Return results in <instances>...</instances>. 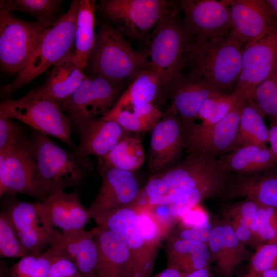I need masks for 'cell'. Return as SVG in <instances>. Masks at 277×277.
Masks as SVG:
<instances>
[{"label":"cell","mask_w":277,"mask_h":277,"mask_svg":"<svg viewBox=\"0 0 277 277\" xmlns=\"http://www.w3.org/2000/svg\"><path fill=\"white\" fill-rule=\"evenodd\" d=\"M183 274L184 273L175 268L167 267L154 277H182Z\"/></svg>","instance_id":"52"},{"label":"cell","mask_w":277,"mask_h":277,"mask_svg":"<svg viewBox=\"0 0 277 277\" xmlns=\"http://www.w3.org/2000/svg\"><path fill=\"white\" fill-rule=\"evenodd\" d=\"M122 84L86 75L75 91L60 104L61 107L69 113L71 123L102 116L120 97Z\"/></svg>","instance_id":"15"},{"label":"cell","mask_w":277,"mask_h":277,"mask_svg":"<svg viewBox=\"0 0 277 277\" xmlns=\"http://www.w3.org/2000/svg\"><path fill=\"white\" fill-rule=\"evenodd\" d=\"M259 207V203L246 198L243 202L234 206L229 211V214L238 218L246 224L260 240L257 233Z\"/></svg>","instance_id":"45"},{"label":"cell","mask_w":277,"mask_h":277,"mask_svg":"<svg viewBox=\"0 0 277 277\" xmlns=\"http://www.w3.org/2000/svg\"><path fill=\"white\" fill-rule=\"evenodd\" d=\"M176 3L155 26L149 55L151 66L160 74L166 87L184 65L185 47L191 35L184 21L176 16Z\"/></svg>","instance_id":"11"},{"label":"cell","mask_w":277,"mask_h":277,"mask_svg":"<svg viewBox=\"0 0 277 277\" xmlns=\"http://www.w3.org/2000/svg\"><path fill=\"white\" fill-rule=\"evenodd\" d=\"M230 0H182L176 2L195 42L227 35L231 31Z\"/></svg>","instance_id":"17"},{"label":"cell","mask_w":277,"mask_h":277,"mask_svg":"<svg viewBox=\"0 0 277 277\" xmlns=\"http://www.w3.org/2000/svg\"><path fill=\"white\" fill-rule=\"evenodd\" d=\"M242 277H277V268L270 269L257 274L247 273Z\"/></svg>","instance_id":"54"},{"label":"cell","mask_w":277,"mask_h":277,"mask_svg":"<svg viewBox=\"0 0 277 277\" xmlns=\"http://www.w3.org/2000/svg\"><path fill=\"white\" fill-rule=\"evenodd\" d=\"M167 267L184 273L209 267L212 258L208 247L203 243L169 235L165 245Z\"/></svg>","instance_id":"29"},{"label":"cell","mask_w":277,"mask_h":277,"mask_svg":"<svg viewBox=\"0 0 277 277\" xmlns=\"http://www.w3.org/2000/svg\"><path fill=\"white\" fill-rule=\"evenodd\" d=\"M40 212L50 228H58L63 234L85 229L90 220L87 209L77 193H68L63 189L53 190L44 201L40 202Z\"/></svg>","instance_id":"21"},{"label":"cell","mask_w":277,"mask_h":277,"mask_svg":"<svg viewBox=\"0 0 277 277\" xmlns=\"http://www.w3.org/2000/svg\"><path fill=\"white\" fill-rule=\"evenodd\" d=\"M254 102L265 116L277 119V62L268 77L256 88Z\"/></svg>","instance_id":"37"},{"label":"cell","mask_w":277,"mask_h":277,"mask_svg":"<svg viewBox=\"0 0 277 277\" xmlns=\"http://www.w3.org/2000/svg\"><path fill=\"white\" fill-rule=\"evenodd\" d=\"M60 254L74 263L85 277L97 275L98 246L94 238V230L85 229L62 234L56 244Z\"/></svg>","instance_id":"25"},{"label":"cell","mask_w":277,"mask_h":277,"mask_svg":"<svg viewBox=\"0 0 277 277\" xmlns=\"http://www.w3.org/2000/svg\"><path fill=\"white\" fill-rule=\"evenodd\" d=\"M92 76L123 83L132 81L142 70L152 67L143 53L132 48L113 26L103 23L96 34L87 66Z\"/></svg>","instance_id":"4"},{"label":"cell","mask_w":277,"mask_h":277,"mask_svg":"<svg viewBox=\"0 0 277 277\" xmlns=\"http://www.w3.org/2000/svg\"><path fill=\"white\" fill-rule=\"evenodd\" d=\"M27 253L6 215L0 212V256L1 258H23Z\"/></svg>","instance_id":"39"},{"label":"cell","mask_w":277,"mask_h":277,"mask_svg":"<svg viewBox=\"0 0 277 277\" xmlns=\"http://www.w3.org/2000/svg\"><path fill=\"white\" fill-rule=\"evenodd\" d=\"M273 15L277 19V0H266Z\"/></svg>","instance_id":"55"},{"label":"cell","mask_w":277,"mask_h":277,"mask_svg":"<svg viewBox=\"0 0 277 277\" xmlns=\"http://www.w3.org/2000/svg\"><path fill=\"white\" fill-rule=\"evenodd\" d=\"M230 33L244 45L277 27V19L266 0H230Z\"/></svg>","instance_id":"19"},{"label":"cell","mask_w":277,"mask_h":277,"mask_svg":"<svg viewBox=\"0 0 277 277\" xmlns=\"http://www.w3.org/2000/svg\"><path fill=\"white\" fill-rule=\"evenodd\" d=\"M62 1L59 0H2L0 6L8 11L27 13L37 22L51 23L52 18Z\"/></svg>","instance_id":"35"},{"label":"cell","mask_w":277,"mask_h":277,"mask_svg":"<svg viewBox=\"0 0 277 277\" xmlns=\"http://www.w3.org/2000/svg\"><path fill=\"white\" fill-rule=\"evenodd\" d=\"M276 62L277 27L244 45L241 73L233 90L240 100L255 104L256 88L268 77Z\"/></svg>","instance_id":"13"},{"label":"cell","mask_w":277,"mask_h":277,"mask_svg":"<svg viewBox=\"0 0 277 277\" xmlns=\"http://www.w3.org/2000/svg\"><path fill=\"white\" fill-rule=\"evenodd\" d=\"M138 223L143 236L149 244L159 247L163 239L167 238L172 227L160 220L146 204L137 203Z\"/></svg>","instance_id":"36"},{"label":"cell","mask_w":277,"mask_h":277,"mask_svg":"<svg viewBox=\"0 0 277 277\" xmlns=\"http://www.w3.org/2000/svg\"><path fill=\"white\" fill-rule=\"evenodd\" d=\"M96 8L95 1L81 0L75 27L74 53L83 70L87 67L95 41L94 13Z\"/></svg>","instance_id":"30"},{"label":"cell","mask_w":277,"mask_h":277,"mask_svg":"<svg viewBox=\"0 0 277 277\" xmlns=\"http://www.w3.org/2000/svg\"><path fill=\"white\" fill-rule=\"evenodd\" d=\"M102 116L114 121L124 130L131 133L150 132L155 126L128 109L109 110Z\"/></svg>","instance_id":"40"},{"label":"cell","mask_w":277,"mask_h":277,"mask_svg":"<svg viewBox=\"0 0 277 277\" xmlns=\"http://www.w3.org/2000/svg\"><path fill=\"white\" fill-rule=\"evenodd\" d=\"M150 132L148 154L150 176L174 165L184 149L183 126L171 104Z\"/></svg>","instance_id":"18"},{"label":"cell","mask_w":277,"mask_h":277,"mask_svg":"<svg viewBox=\"0 0 277 277\" xmlns=\"http://www.w3.org/2000/svg\"><path fill=\"white\" fill-rule=\"evenodd\" d=\"M86 76L72 51L54 65L44 84L35 89L60 104L75 91Z\"/></svg>","instance_id":"26"},{"label":"cell","mask_w":277,"mask_h":277,"mask_svg":"<svg viewBox=\"0 0 277 277\" xmlns=\"http://www.w3.org/2000/svg\"><path fill=\"white\" fill-rule=\"evenodd\" d=\"M30 138L41 179L50 193L75 185L91 170L89 158L63 149L48 135L33 130Z\"/></svg>","instance_id":"6"},{"label":"cell","mask_w":277,"mask_h":277,"mask_svg":"<svg viewBox=\"0 0 277 277\" xmlns=\"http://www.w3.org/2000/svg\"><path fill=\"white\" fill-rule=\"evenodd\" d=\"M97 169L101 177L98 192L87 209L90 219L132 205L140 199L142 188L133 172L113 168L97 159Z\"/></svg>","instance_id":"16"},{"label":"cell","mask_w":277,"mask_h":277,"mask_svg":"<svg viewBox=\"0 0 277 277\" xmlns=\"http://www.w3.org/2000/svg\"><path fill=\"white\" fill-rule=\"evenodd\" d=\"M175 5L165 0H102L96 10L122 34L140 41Z\"/></svg>","instance_id":"8"},{"label":"cell","mask_w":277,"mask_h":277,"mask_svg":"<svg viewBox=\"0 0 277 277\" xmlns=\"http://www.w3.org/2000/svg\"><path fill=\"white\" fill-rule=\"evenodd\" d=\"M228 183L229 196L245 197L277 209V165L255 174H236Z\"/></svg>","instance_id":"24"},{"label":"cell","mask_w":277,"mask_h":277,"mask_svg":"<svg viewBox=\"0 0 277 277\" xmlns=\"http://www.w3.org/2000/svg\"><path fill=\"white\" fill-rule=\"evenodd\" d=\"M265 116L256 104L244 103L236 136V149L249 145L267 146L269 129L264 121Z\"/></svg>","instance_id":"31"},{"label":"cell","mask_w":277,"mask_h":277,"mask_svg":"<svg viewBox=\"0 0 277 277\" xmlns=\"http://www.w3.org/2000/svg\"><path fill=\"white\" fill-rule=\"evenodd\" d=\"M223 225L225 230L228 260L233 271L238 265L248 259L250 252L244 246V244L238 239L230 224L226 222Z\"/></svg>","instance_id":"43"},{"label":"cell","mask_w":277,"mask_h":277,"mask_svg":"<svg viewBox=\"0 0 277 277\" xmlns=\"http://www.w3.org/2000/svg\"><path fill=\"white\" fill-rule=\"evenodd\" d=\"M48 277H85L78 270L74 262L62 256L54 260Z\"/></svg>","instance_id":"47"},{"label":"cell","mask_w":277,"mask_h":277,"mask_svg":"<svg viewBox=\"0 0 277 277\" xmlns=\"http://www.w3.org/2000/svg\"><path fill=\"white\" fill-rule=\"evenodd\" d=\"M167 87L160 74L151 67L141 71L110 110L129 109L134 106L154 103L166 96Z\"/></svg>","instance_id":"28"},{"label":"cell","mask_w":277,"mask_h":277,"mask_svg":"<svg viewBox=\"0 0 277 277\" xmlns=\"http://www.w3.org/2000/svg\"><path fill=\"white\" fill-rule=\"evenodd\" d=\"M227 174L215 157L189 153L179 164L150 176L141 196L149 206L169 205L185 196L202 202L226 187Z\"/></svg>","instance_id":"1"},{"label":"cell","mask_w":277,"mask_h":277,"mask_svg":"<svg viewBox=\"0 0 277 277\" xmlns=\"http://www.w3.org/2000/svg\"><path fill=\"white\" fill-rule=\"evenodd\" d=\"M101 159L113 168L134 173L143 164L145 153L140 137L131 135L121 140Z\"/></svg>","instance_id":"32"},{"label":"cell","mask_w":277,"mask_h":277,"mask_svg":"<svg viewBox=\"0 0 277 277\" xmlns=\"http://www.w3.org/2000/svg\"><path fill=\"white\" fill-rule=\"evenodd\" d=\"M244 45L230 33L195 42L191 38L184 51V65L213 88L225 92L235 86L241 75Z\"/></svg>","instance_id":"2"},{"label":"cell","mask_w":277,"mask_h":277,"mask_svg":"<svg viewBox=\"0 0 277 277\" xmlns=\"http://www.w3.org/2000/svg\"><path fill=\"white\" fill-rule=\"evenodd\" d=\"M245 102L219 122L209 125L194 122L183 129L184 149L187 152L215 157L236 149V136L241 110Z\"/></svg>","instance_id":"14"},{"label":"cell","mask_w":277,"mask_h":277,"mask_svg":"<svg viewBox=\"0 0 277 277\" xmlns=\"http://www.w3.org/2000/svg\"><path fill=\"white\" fill-rule=\"evenodd\" d=\"M52 25L19 19L0 6L1 70L18 74L25 67L43 31Z\"/></svg>","instance_id":"10"},{"label":"cell","mask_w":277,"mask_h":277,"mask_svg":"<svg viewBox=\"0 0 277 277\" xmlns=\"http://www.w3.org/2000/svg\"><path fill=\"white\" fill-rule=\"evenodd\" d=\"M182 277H214L209 267L184 273Z\"/></svg>","instance_id":"53"},{"label":"cell","mask_w":277,"mask_h":277,"mask_svg":"<svg viewBox=\"0 0 277 277\" xmlns=\"http://www.w3.org/2000/svg\"><path fill=\"white\" fill-rule=\"evenodd\" d=\"M71 123L80 135V143L74 152L82 158L90 155L102 158L121 140L131 135L114 121L102 116Z\"/></svg>","instance_id":"22"},{"label":"cell","mask_w":277,"mask_h":277,"mask_svg":"<svg viewBox=\"0 0 277 277\" xmlns=\"http://www.w3.org/2000/svg\"><path fill=\"white\" fill-rule=\"evenodd\" d=\"M98 249L99 277H132L130 253L115 233L100 226L93 228Z\"/></svg>","instance_id":"23"},{"label":"cell","mask_w":277,"mask_h":277,"mask_svg":"<svg viewBox=\"0 0 277 277\" xmlns=\"http://www.w3.org/2000/svg\"><path fill=\"white\" fill-rule=\"evenodd\" d=\"M216 160L223 170L239 175L255 174L277 165L269 147L256 145L241 147L220 155Z\"/></svg>","instance_id":"27"},{"label":"cell","mask_w":277,"mask_h":277,"mask_svg":"<svg viewBox=\"0 0 277 277\" xmlns=\"http://www.w3.org/2000/svg\"><path fill=\"white\" fill-rule=\"evenodd\" d=\"M0 113L20 121L33 130L61 141L74 151L72 123L63 113L60 104L35 89L17 100L1 101Z\"/></svg>","instance_id":"5"},{"label":"cell","mask_w":277,"mask_h":277,"mask_svg":"<svg viewBox=\"0 0 277 277\" xmlns=\"http://www.w3.org/2000/svg\"><path fill=\"white\" fill-rule=\"evenodd\" d=\"M181 70L168 84L166 95L169 97L184 129L195 121L202 105L217 90L197 74L191 71L183 73Z\"/></svg>","instance_id":"20"},{"label":"cell","mask_w":277,"mask_h":277,"mask_svg":"<svg viewBox=\"0 0 277 277\" xmlns=\"http://www.w3.org/2000/svg\"><path fill=\"white\" fill-rule=\"evenodd\" d=\"M128 109L154 125L163 115V112L159 109L157 104L154 103L138 105Z\"/></svg>","instance_id":"50"},{"label":"cell","mask_w":277,"mask_h":277,"mask_svg":"<svg viewBox=\"0 0 277 277\" xmlns=\"http://www.w3.org/2000/svg\"><path fill=\"white\" fill-rule=\"evenodd\" d=\"M228 222L231 225L238 239L244 244L253 245L257 248L263 245L250 228L238 218L231 215Z\"/></svg>","instance_id":"48"},{"label":"cell","mask_w":277,"mask_h":277,"mask_svg":"<svg viewBox=\"0 0 277 277\" xmlns=\"http://www.w3.org/2000/svg\"><path fill=\"white\" fill-rule=\"evenodd\" d=\"M91 277H99L98 275H95V276H91Z\"/></svg>","instance_id":"56"},{"label":"cell","mask_w":277,"mask_h":277,"mask_svg":"<svg viewBox=\"0 0 277 277\" xmlns=\"http://www.w3.org/2000/svg\"><path fill=\"white\" fill-rule=\"evenodd\" d=\"M56 256L49 248L39 254H27L10 268L9 277H48Z\"/></svg>","instance_id":"34"},{"label":"cell","mask_w":277,"mask_h":277,"mask_svg":"<svg viewBox=\"0 0 277 277\" xmlns=\"http://www.w3.org/2000/svg\"><path fill=\"white\" fill-rule=\"evenodd\" d=\"M26 136L18 123L0 113V150L12 147Z\"/></svg>","instance_id":"44"},{"label":"cell","mask_w":277,"mask_h":277,"mask_svg":"<svg viewBox=\"0 0 277 277\" xmlns=\"http://www.w3.org/2000/svg\"><path fill=\"white\" fill-rule=\"evenodd\" d=\"M269 144L273 155L277 161V119L269 118Z\"/></svg>","instance_id":"51"},{"label":"cell","mask_w":277,"mask_h":277,"mask_svg":"<svg viewBox=\"0 0 277 277\" xmlns=\"http://www.w3.org/2000/svg\"><path fill=\"white\" fill-rule=\"evenodd\" d=\"M137 202L94 217L97 226L115 233L128 249L132 259V277H150L159 247L144 239L138 223Z\"/></svg>","instance_id":"9"},{"label":"cell","mask_w":277,"mask_h":277,"mask_svg":"<svg viewBox=\"0 0 277 277\" xmlns=\"http://www.w3.org/2000/svg\"><path fill=\"white\" fill-rule=\"evenodd\" d=\"M257 233L263 244L277 240V209L259 204Z\"/></svg>","instance_id":"42"},{"label":"cell","mask_w":277,"mask_h":277,"mask_svg":"<svg viewBox=\"0 0 277 277\" xmlns=\"http://www.w3.org/2000/svg\"><path fill=\"white\" fill-rule=\"evenodd\" d=\"M80 3L73 0L66 12L43 31L25 67L11 83L1 87V94L12 95L73 51Z\"/></svg>","instance_id":"3"},{"label":"cell","mask_w":277,"mask_h":277,"mask_svg":"<svg viewBox=\"0 0 277 277\" xmlns=\"http://www.w3.org/2000/svg\"><path fill=\"white\" fill-rule=\"evenodd\" d=\"M277 268V240L264 244L252 256L247 273L257 274Z\"/></svg>","instance_id":"41"},{"label":"cell","mask_w":277,"mask_h":277,"mask_svg":"<svg viewBox=\"0 0 277 277\" xmlns=\"http://www.w3.org/2000/svg\"><path fill=\"white\" fill-rule=\"evenodd\" d=\"M1 197V211L12 224L27 255L39 254L53 243L60 231L47 225L41 214L40 202L22 201L10 193Z\"/></svg>","instance_id":"12"},{"label":"cell","mask_w":277,"mask_h":277,"mask_svg":"<svg viewBox=\"0 0 277 277\" xmlns=\"http://www.w3.org/2000/svg\"><path fill=\"white\" fill-rule=\"evenodd\" d=\"M213 226L209 222L207 224L191 228H182L169 235L181 239L199 242L208 246L210 234Z\"/></svg>","instance_id":"46"},{"label":"cell","mask_w":277,"mask_h":277,"mask_svg":"<svg viewBox=\"0 0 277 277\" xmlns=\"http://www.w3.org/2000/svg\"><path fill=\"white\" fill-rule=\"evenodd\" d=\"M22 194L44 201L50 193L44 185L34 159L31 138L0 150V196Z\"/></svg>","instance_id":"7"},{"label":"cell","mask_w":277,"mask_h":277,"mask_svg":"<svg viewBox=\"0 0 277 277\" xmlns=\"http://www.w3.org/2000/svg\"><path fill=\"white\" fill-rule=\"evenodd\" d=\"M183 228H191L205 225L209 222V216L198 204L185 213L180 219Z\"/></svg>","instance_id":"49"},{"label":"cell","mask_w":277,"mask_h":277,"mask_svg":"<svg viewBox=\"0 0 277 277\" xmlns=\"http://www.w3.org/2000/svg\"><path fill=\"white\" fill-rule=\"evenodd\" d=\"M208 247L219 274L222 277H230L233 271L228 260L225 230L223 224L213 227L209 235Z\"/></svg>","instance_id":"38"},{"label":"cell","mask_w":277,"mask_h":277,"mask_svg":"<svg viewBox=\"0 0 277 277\" xmlns=\"http://www.w3.org/2000/svg\"><path fill=\"white\" fill-rule=\"evenodd\" d=\"M238 94L219 90L212 92L206 99L198 111L195 121L209 125L215 124L231 111L240 101Z\"/></svg>","instance_id":"33"}]
</instances>
